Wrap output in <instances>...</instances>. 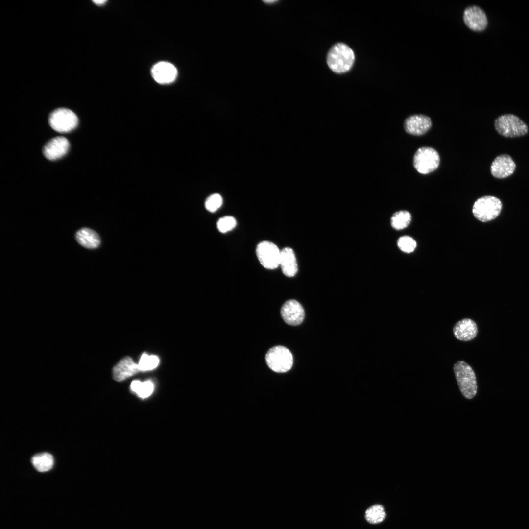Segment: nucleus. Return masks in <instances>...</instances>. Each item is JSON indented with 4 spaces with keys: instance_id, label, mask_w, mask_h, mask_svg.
<instances>
[{
    "instance_id": "f257e3e1",
    "label": "nucleus",
    "mask_w": 529,
    "mask_h": 529,
    "mask_svg": "<svg viewBox=\"0 0 529 529\" xmlns=\"http://www.w3.org/2000/svg\"><path fill=\"white\" fill-rule=\"evenodd\" d=\"M355 61L352 49L347 45L339 43L334 45L327 56V62L330 69L337 73H344L352 68Z\"/></svg>"
},
{
    "instance_id": "f03ea898",
    "label": "nucleus",
    "mask_w": 529,
    "mask_h": 529,
    "mask_svg": "<svg viewBox=\"0 0 529 529\" xmlns=\"http://www.w3.org/2000/svg\"><path fill=\"white\" fill-rule=\"evenodd\" d=\"M455 375L462 395L466 399L474 398L477 392L476 377L472 367L463 361L454 366Z\"/></svg>"
},
{
    "instance_id": "7ed1b4c3",
    "label": "nucleus",
    "mask_w": 529,
    "mask_h": 529,
    "mask_svg": "<svg viewBox=\"0 0 529 529\" xmlns=\"http://www.w3.org/2000/svg\"><path fill=\"white\" fill-rule=\"evenodd\" d=\"M496 130L505 137H515L526 135L528 131L526 124L518 117L512 114L501 115L494 122Z\"/></svg>"
},
{
    "instance_id": "20e7f679",
    "label": "nucleus",
    "mask_w": 529,
    "mask_h": 529,
    "mask_svg": "<svg viewBox=\"0 0 529 529\" xmlns=\"http://www.w3.org/2000/svg\"><path fill=\"white\" fill-rule=\"evenodd\" d=\"M502 207V202L498 198L493 196H484L475 201L472 212L477 219L482 222H487L498 216Z\"/></svg>"
},
{
    "instance_id": "39448f33",
    "label": "nucleus",
    "mask_w": 529,
    "mask_h": 529,
    "mask_svg": "<svg viewBox=\"0 0 529 529\" xmlns=\"http://www.w3.org/2000/svg\"><path fill=\"white\" fill-rule=\"evenodd\" d=\"M265 361L272 370L278 373L288 371L293 363L291 353L286 347L280 345L274 346L267 351Z\"/></svg>"
},
{
    "instance_id": "423d86ee",
    "label": "nucleus",
    "mask_w": 529,
    "mask_h": 529,
    "mask_svg": "<svg viewBox=\"0 0 529 529\" xmlns=\"http://www.w3.org/2000/svg\"><path fill=\"white\" fill-rule=\"evenodd\" d=\"M440 157L437 151L430 147L418 149L413 160V166L420 173L427 174L434 171L439 166Z\"/></svg>"
},
{
    "instance_id": "0eeeda50",
    "label": "nucleus",
    "mask_w": 529,
    "mask_h": 529,
    "mask_svg": "<svg viewBox=\"0 0 529 529\" xmlns=\"http://www.w3.org/2000/svg\"><path fill=\"white\" fill-rule=\"evenodd\" d=\"M48 121L51 127L60 133L69 132L75 128L78 123L76 114L64 108H58L52 112Z\"/></svg>"
},
{
    "instance_id": "6e6552de",
    "label": "nucleus",
    "mask_w": 529,
    "mask_h": 529,
    "mask_svg": "<svg viewBox=\"0 0 529 529\" xmlns=\"http://www.w3.org/2000/svg\"><path fill=\"white\" fill-rule=\"evenodd\" d=\"M256 253L258 260L263 266L268 269H274L280 265L281 250L273 243L263 241L257 246Z\"/></svg>"
},
{
    "instance_id": "1a4fd4ad",
    "label": "nucleus",
    "mask_w": 529,
    "mask_h": 529,
    "mask_svg": "<svg viewBox=\"0 0 529 529\" xmlns=\"http://www.w3.org/2000/svg\"><path fill=\"white\" fill-rule=\"evenodd\" d=\"M463 18L466 25L474 31H482L488 25L486 13L477 5L467 7L464 11Z\"/></svg>"
},
{
    "instance_id": "9d476101",
    "label": "nucleus",
    "mask_w": 529,
    "mask_h": 529,
    "mask_svg": "<svg viewBox=\"0 0 529 529\" xmlns=\"http://www.w3.org/2000/svg\"><path fill=\"white\" fill-rule=\"evenodd\" d=\"M281 315L288 324L296 326L300 324L305 317V312L302 305L294 299L289 300L283 305Z\"/></svg>"
},
{
    "instance_id": "9b49d317",
    "label": "nucleus",
    "mask_w": 529,
    "mask_h": 529,
    "mask_svg": "<svg viewBox=\"0 0 529 529\" xmlns=\"http://www.w3.org/2000/svg\"><path fill=\"white\" fill-rule=\"evenodd\" d=\"M430 118L422 114H415L407 118L404 126L406 132L409 134L420 136L426 133L431 127Z\"/></svg>"
},
{
    "instance_id": "f8f14e48",
    "label": "nucleus",
    "mask_w": 529,
    "mask_h": 529,
    "mask_svg": "<svg viewBox=\"0 0 529 529\" xmlns=\"http://www.w3.org/2000/svg\"><path fill=\"white\" fill-rule=\"evenodd\" d=\"M515 168L516 165L512 158L507 154H502L492 162L490 171L494 177L502 179L512 174Z\"/></svg>"
},
{
    "instance_id": "ddd939ff",
    "label": "nucleus",
    "mask_w": 529,
    "mask_h": 529,
    "mask_svg": "<svg viewBox=\"0 0 529 529\" xmlns=\"http://www.w3.org/2000/svg\"><path fill=\"white\" fill-rule=\"evenodd\" d=\"M70 146L68 140L64 137H56L49 140L43 148V154L49 160L62 158L67 153Z\"/></svg>"
},
{
    "instance_id": "4468645a",
    "label": "nucleus",
    "mask_w": 529,
    "mask_h": 529,
    "mask_svg": "<svg viewBox=\"0 0 529 529\" xmlns=\"http://www.w3.org/2000/svg\"><path fill=\"white\" fill-rule=\"evenodd\" d=\"M153 79L158 83L165 84L172 82L176 78L177 71L172 64L167 62L157 63L152 68Z\"/></svg>"
},
{
    "instance_id": "2eb2a0df",
    "label": "nucleus",
    "mask_w": 529,
    "mask_h": 529,
    "mask_svg": "<svg viewBox=\"0 0 529 529\" xmlns=\"http://www.w3.org/2000/svg\"><path fill=\"white\" fill-rule=\"evenodd\" d=\"M140 371L138 364H136L129 357L122 359L113 368V379L118 382L122 381Z\"/></svg>"
},
{
    "instance_id": "dca6fc26",
    "label": "nucleus",
    "mask_w": 529,
    "mask_h": 529,
    "mask_svg": "<svg viewBox=\"0 0 529 529\" xmlns=\"http://www.w3.org/2000/svg\"><path fill=\"white\" fill-rule=\"evenodd\" d=\"M453 333L458 340L470 341L473 339L477 335V325L473 320L464 318L455 324L453 328Z\"/></svg>"
},
{
    "instance_id": "f3484780",
    "label": "nucleus",
    "mask_w": 529,
    "mask_h": 529,
    "mask_svg": "<svg viewBox=\"0 0 529 529\" xmlns=\"http://www.w3.org/2000/svg\"><path fill=\"white\" fill-rule=\"evenodd\" d=\"M279 266H281L285 276L292 277L295 275L298 270L297 264L295 254L291 248L285 247L281 250Z\"/></svg>"
},
{
    "instance_id": "a211bd4d",
    "label": "nucleus",
    "mask_w": 529,
    "mask_h": 529,
    "mask_svg": "<svg viewBox=\"0 0 529 529\" xmlns=\"http://www.w3.org/2000/svg\"><path fill=\"white\" fill-rule=\"evenodd\" d=\"M77 242L84 247L94 249L97 247L100 243L98 235L94 231L87 228L78 230L75 235Z\"/></svg>"
},
{
    "instance_id": "6ab92c4d",
    "label": "nucleus",
    "mask_w": 529,
    "mask_h": 529,
    "mask_svg": "<svg viewBox=\"0 0 529 529\" xmlns=\"http://www.w3.org/2000/svg\"><path fill=\"white\" fill-rule=\"evenodd\" d=\"M34 467L39 472H45L51 469L53 465L52 456L48 453L36 454L31 458Z\"/></svg>"
},
{
    "instance_id": "aec40b11",
    "label": "nucleus",
    "mask_w": 529,
    "mask_h": 529,
    "mask_svg": "<svg viewBox=\"0 0 529 529\" xmlns=\"http://www.w3.org/2000/svg\"><path fill=\"white\" fill-rule=\"evenodd\" d=\"M384 507L380 504L370 506L365 512V518L370 524H377L383 522L386 517Z\"/></svg>"
},
{
    "instance_id": "412c9836",
    "label": "nucleus",
    "mask_w": 529,
    "mask_h": 529,
    "mask_svg": "<svg viewBox=\"0 0 529 529\" xmlns=\"http://www.w3.org/2000/svg\"><path fill=\"white\" fill-rule=\"evenodd\" d=\"M411 220V214L407 211H400L395 213L391 219L392 227L396 230H402L407 227Z\"/></svg>"
},
{
    "instance_id": "4be33fe9",
    "label": "nucleus",
    "mask_w": 529,
    "mask_h": 529,
    "mask_svg": "<svg viewBox=\"0 0 529 529\" xmlns=\"http://www.w3.org/2000/svg\"><path fill=\"white\" fill-rule=\"evenodd\" d=\"M131 388L139 397L144 398L150 395L153 392L154 386L153 383L150 381L142 383L139 381H134L131 384Z\"/></svg>"
},
{
    "instance_id": "5701e85b",
    "label": "nucleus",
    "mask_w": 529,
    "mask_h": 529,
    "mask_svg": "<svg viewBox=\"0 0 529 529\" xmlns=\"http://www.w3.org/2000/svg\"><path fill=\"white\" fill-rule=\"evenodd\" d=\"M159 359L155 356H148L144 354L141 356L138 366L140 370H148L154 369L158 364Z\"/></svg>"
},
{
    "instance_id": "b1692460",
    "label": "nucleus",
    "mask_w": 529,
    "mask_h": 529,
    "mask_svg": "<svg viewBox=\"0 0 529 529\" xmlns=\"http://www.w3.org/2000/svg\"><path fill=\"white\" fill-rule=\"evenodd\" d=\"M399 249L407 253L413 252L416 247L415 240L411 237L404 236L401 237L397 241Z\"/></svg>"
},
{
    "instance_id": "393cba45",
    "label": "nucleus",
    "mask_w": 529,
    "mask_h": 529,
    "mask_svg": "<svg viewBox=\"0 0 529 529\" xmlns=\"http://www.w3.org/2000/svg\"><path fill=\"white\" fill-rule=\"evenodd\" d=\"M237 222L234 217L231 216H225L219 219L217 222V227L219 232L225 233L234 229Z\"/></svg>"
},
{
    "instance_id": "a878e982",
    "label": "nucleus",
    "mask_w": 529,
    "mask_h": 529,
    "mask_svg": "<svg viewBox=\"0 0 529 529\" xmlns=\"http://www.w3.org/2000/svg\"><path fill=\"white\" fill-rule=\"evenodd\" d=\"M222 201V198L220 194H213L209 196L205 201L206 209L209 212H214L221 207Z\"/></svg>"
},
{
    "instance_id": "bb28decb",
    "label": "nucleus",
    "mask_w": 529,
    "mask_h": 529,
    "mask_svg": "<svg viewBox=\"0 0 529 529\" xmlns=\"http://www.w3.org/2000/svg\"><path fill=\"white\" fill-rule=\"evenodd\" d=\"M93 2H94V3H95V4H98V5H102V4H104V3H105V2H106V0H93Z\"/></svg>"
}]
</instances>
